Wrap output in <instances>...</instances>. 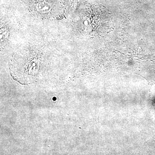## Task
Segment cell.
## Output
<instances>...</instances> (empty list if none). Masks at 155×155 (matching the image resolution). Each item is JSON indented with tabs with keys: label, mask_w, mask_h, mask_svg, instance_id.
<instances>
[{
	"label": "cell",
	"mask_w": 155,
	"mask_h": 155,
	"mask_svg": "<svg viewBox=\"0 0 155 155\" xmlns=\"http://www.w3.org/2000/svg\"><path fill=\"white\" fill-rule=\"evenodd\" d=\"M28 11L35 17L48 20H60L65 17V0H25Z\"/></svg>",
	"instance_id": "6da1fadb"
}]
</instances>
